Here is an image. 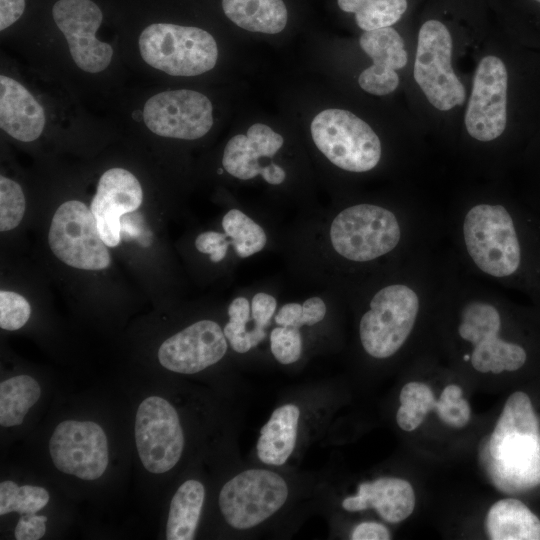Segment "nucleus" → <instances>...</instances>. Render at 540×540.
Segmentation results:
<instances>
[{
  "mask_svg": "<svg viewBox=\"0 0 540 540\" xmlns=\"http://www.w3.org/2000/svg\"><path fill=\"white\" fill-rule=\"evenodd\" d=\"M441 230L436 215L415 205L360 202L336 214L329 240L344 262L375 276L437 244Z\"/></svg>",
  "mask_w": 540,
  "mask_h": 540,
  "instance_id": "1",
  "label": "nucleus"
},
{
  "mask_svg": "<svg viewBox=\"0 0 540 540\" xmlns=\"http://www.w3.org/2000/svg\"><path fill=\"white\" fill-rule=\"evenodd\" d=\"M489 474L508 494L540 485V428L529 396L516 391L507 399L488 442Z\"/></svg>",
  "mask_w": 540,
  "mask_h": 540,
  "instance_id": "2",
  "label": "nucleus"
},
{
  "mask_svg": "<svg viewBox=\"0 0 540 540\" xmlns=\"http://www.w3.org/2000/svg\"><path fill=\"white\" fill-rule=\"evenodd\" d=\"M142 59L171 76H197L212 70L218 46L206 30L174 23H153L138 40Z\"/></svg>",
  "mask_w": 540,
  "mask_h": 540,
  "instance_id": "3",
  "label": "nucleus"
},
{
  "mask_svg": "<svg viewBox=\"0 0 540 540\" xmlns=\"http://www.w3.org/2000/svg\"><path fill=\"white\" fill-rule=\"evenodd\" d=\"M310 132L317 149L346 172H369L381 160L382 145L378 135L348 110H322L313 118Z\"/></svg>",
  "mask_w": 540,
  "mask_h": 540,
  "instance_id": "4",
  "label": "nucleus"
},
{
  "mask_svg": "<svg viewBox=\"0 0 540 540\" xmlns=\"http://www.w3.org/2000/svg\"><path fill=\"white\" fill-rule=\"evenodd\" d=\"M288 485L266 469H248L228 480L219 493V508L228 525L237 530L254 528L286 503Z\"/></svg>",
  "mask_w": 540,
  "mask_h": 540,
  "instance_id": "5",
  "label": "nucleus"
},
{
  "mask_svg": "<svg viewBox=\"0 0 540 540\" xmlns=\"http://www.w3.org/2000/svg\"><path fill=\"white\" fill-rule=\"evenodd\" d=\"M452 37L438 20H428L420 28L414 62V79L428 101L447 111L465 101V89L451 66Z\"/></svg>",
  "mask_w": 540,
  "mask_h": 540,
  "instance_id": "6",
  "label": "nucleus"
},
{
  "mask_svg": "<svg viewBox=\"0 0 540 540\" xmlns=\"http://www.w3.org/2000/svg\"><path fill=\"white\" fill-rule=\"evenodd\" d=\"M54 255L68 266L82 270H102L110 265V252L96 219L82 202L69 200L56 210L49 230Z\"/></svg>",
  "mask_w": 540,
  "mask_h": 540,
  "instance_id": "7",
  "label": "nucleus"
},
{
  "mask_svg": "<svg viewBox=\"0 0 540 540\" xmlns=\"http://www.w3.org/2000/svg\"><path fill=\"white\" fill-rule=\"evenodd\" d=\"M135 442L139 458L148 472L161 474L172 469L184 449V434L176 409L164 398L143 400L135 419Z\"/></svg>",
  "mask_w": 540,
  "mask_h": 540,
  "instance_id": "8",
  "label": "nucleus"
},
{
  "mask_svg": "<svg viewBox=\"0 0 540 540\" xmlns=\"http://www.w3.org/2000/svg\"><path fill=\"white\" fill-rule=\"evenodd\" d=\"M143 120L146 127L158 136L196 140L210 131L213 106L210 99L198 91H163L146 101Z\"/></svg>",
  "mask_w": 540,
  "mask_h": 540,
  "instance_id": "9",
  "label": "nucleus"
},
{
  "mask_svg": "<svg viewBox=\"0 0 540 540\" xmlns=\"http://www.w3.org/2000/svg\"><path fill=\"white\" fill-rule=\"evenodd\" d=\"M53 20L68 42L71 57L87 73L108 68L114 50L96 37L103 19L102 11L92 0H58L52 8Z\"/></svg>",
  "mask_w": 540,
  "mask_h": 540,
  "instance_id": "10",
  "label": "nucleus"
},
{
  "mask_svg": "<svg viewBox=\"0 0 540 540\" xmlns=\"http://www.w3.org/2000/svg\"><path fill=\"white\" fill-rule=\"evenodd\" d=\"M49 452L59 471L83 480L99 478L108 465L106 434L91 421L59 423L51 436Z\"/></svg>",
  "mask_w": 540,
  "mask_h": 540,
  "instance_id": "11",
  "label": "nucleus"
},
{
  "mask_svg": "<svg viewBox=\"0 0 540 540\" xmlns=\"http://www.w3.org/2000/svg\"><path fill=\"white\" fill-rule=\"evenodd\" d=\"M508 74L501 59L484 57L475 72L465 113L468 134L480 142L497 139L506 127Z\"/></svg>",
  "mask_w": 540,
  "mask_h": 540,
  "instance_id": "12",
  "label": "nucleus"
},
{
  "mask_svg": "<svg viewBox=\"0 0 540 540\" xmlns=\"http://www.w3.org/2000/svg\"><path fill=\"white\" fill-rule=\"evenodd\" d=\"M227 348L219 324L200 320L166 339L158 350V360L170 371L195 374L219 362Z\"/></svg>",
  "mask_w": 540,
  "mask_h": 540,
  "instance_id": "13",
  "label": "nucleus"
},
{
  "mask_svg": "<svg viewBox=\"0 0 540 540\" xmlns=\"http://www.w3.org/2000/svg\"><path fill=\"white\" fill-rule=\"evenodd\" d=\"M140 182L130 171L115 167L100 177L90 210L94 215L100 235L108 247L121 241V217L134 212L142 204Z\"/></svg>",
  "mask_w": 540,
  "mask_h": 540,
  "instance_id": "14",
  "label": "nucleus"
},
{
  "mask_svg": "<svg viewBox=\"0 0 540 540\" xmlns=\"http://www.w3.org/2000/svg\"><path fill=\"white\" fill-rule=\"evenodd\" d=\"M359 44L373 61V65L360 73L359 86L373 95L390 94L399 84L396 70L403 68L408 60L402 37L394 28L385 27L364 31Z\"/></svg>",
  "mask_w": 540,
  "mask_h": 540,
  "instance_id": "15",
  "label": "nucleus"
},
{
  "mask_svg": "<svg viewBox=\"0 0 540 540\" xmlns=\"http://www.w3.org/2000/svg\"><path fill=\"white\" fill-rule=\"evenodd\" d=\"M283 144V136L267 124H252L246 134H237L228 140L222 157L223 168L240 180L262 176L266 166L259 160L272 158Z\"/></svg>",
  "mask_w": 540,
  "mask_h": 540,
  "instance_id": "16",
  "label": "nucleus"
},
{
  "mask_svg": "<svg viewBox=\"0 0 540 540\" xmlns=\"http://www.w3.org/2000/svg\"><path fill=\"white\" fill-rule=\"evenodd\" d=\"M342 507L349 512L373 508L386 522L398 523L412 514L415 494L407 480L381 477L372 482L360 483L357 494L346 497Z\"/></svg>",
  "mask_w": 540,
  "mask_h": 540,
  "instance_id": "17",
  "label": "nucleus"
},
{
  "mask_svg": "<svg viewBox=\"0 0 540 540\" xmlns=\"http://www.w3.org/2000/svg\"><path fill=\"white\" fill-rule=\"evenodd\" d=\"M45 111L36 98L17 80L0 76V127L22 142L40 137L45 128Z\"/></svg>",
  "mask_w": 540,
  "mask_h": 540,
  "instance_id": "18",
  "label": "nucleus"
},
{
  "mask_svg": "<svg viewBox=\"0 0 540 540\" xmlns=\"http://www.w3.org/2000/svg\"><path fill=\"white\" fill-rule=\"evenodd\" d=\"M299 418L300 409L291 403L273 411L257 441L256 450L261 462L272 466L285 464L295 448Z\"/></svg>",
  "mask_w": 540,
  "mask_h": 540,
  "instance_id": "19",
  "label": "nucleus"
},
{
  "mask_svg": "<svg viewBox=\"0 0 540 540\" xmlns=\"http://www.w3.org/2000/svg\"><path fill=\"white\" fill-rule=\"evenodd\" d=\"M226 18L249 32L278 34L289 20L285 0H221Z\"/></svg>",
  "mask_w": 540,
  "mask_h": 540,
  "instance_id": "20",
  "label": "nucleus"
},
{
  "mask_svg": "<svg viewBox=\"0 0 540 540\" xmlns=\"http://www.w3.org/2000/svg\"><path fill=\"white\" fill-rule=\"evenodd\" d=\"M485 528L492 540H540L539 518L514 498L499 500L490 507Z\"/></svg>",
  "mask_w": 540,
  "mask_h": 540,
  "instance_id": "21",
  "label": "nucleus"
},
{
  "mask_svg": "<svg viewBox=\"0 0 540 540\" xmlns=\"http://www.w3.org/2000/svg\"><path fill=\"white\" fill-rule=\"evenodd\" d=\"M204 498L205 488L201 482L189 479L181 484L170 503L167 540L194 539Z\"/></svg>",
  "mask_w": 540,
  "mask_h": 540,
  "instance_id": "22",
  "label": "nucleus"
},
{
  "mask_svg": "<svg viewBox=\"0 0 540 540\" xmlns=\"http://www.w3.org/2000/svg\"><path fill=\"white\" fill-rule=\"evenodd\" d=\"M41 388L28 375L11 377L0 384V424L3 427L20 425L29 409L38 401Z\"/></svg>",
  "mask_w": 540,
  "mask_h": 540,
  "instance_id": "23",
  "label": "nucleus"
},
{
  "mask_svg": "<svg viewBox=\"0 0 540 540\" xmlns=\"http://www.w3.org/2000/svg\"><path fill=\"white\" fill-rule=\"evenodd\" d=\"M338 8L354 15L363 31L391 27L407 10V0H336Z\"/></svg>",
  "mask_w": 540,
  "mask_h": 540,
  "instance_id": "24",
  "label": "nucleus"
},
{
  "mask_svg": "<svg viewBox=\"0 0 540 540\" xmlns=\"http://www.w3.org/2000/svg\"><path fill=\"white\" fill-rule=\"evenodd\" d=\"M222 227L240 258L256 254L267 243L264 229L239 209H231L223 216Z\"/></svg>",
  "mask_w": 540,
  "mask_h": 540,
  "instance_id": "25",
  "label": "nucleus"
},
{
  "mask_svg": "<svg viewBox=\"0 0 540 540\" xmlns=\"http://www.w3.org/2000/svg\"><path fill=\"white\" fill-rule=\"evenodd\" d=\"M400 406L396 413L398 426L407 432L418 428L426 415L435 409L437 400L431 388L422 382H409L399 395Z\"/></svg>",
  "mask_w": 540,
  "mask_h": 540,
  "instance_id": "26",
  "label": "nucleus"
},
{
  "mask_svg": "<svg viewBox=\"0 0 540 540\" xmlns=\"http://www.w3.org/2000/svg\"><path fill=\"white\" fill-rule=\"evenodd\" d=\"M49 501V493L38 486H18L15 482L6 480L0 483V515L10 512L20 514L36 513Z\"/></svg>",
  "mask_w": 540,
  "mask_h": 540,
  "instance_id": "27",
  "label": "nucleus"
},
{
  "mask_svg": "<svg viewBox=\"0 0 540 540\" xmlns=\"http://www.w3.org/2000/svg\"><path fill=\"white\" fill-rule=\"evenodd\" d=\"M26 202L21 186L14 180L0 176V230L16 228L25 213Z\"/></svg>",
  "mask_w": 540,
  "mask_h": 540,
  "instance_id": "28",
  "label": "nucleus"
},
{
  "mask_svg": "<svg viewBox=\"0 0 540 540\" xmlns=\"http://www.w3.org/2000/svg\"><path fill=\"white\" fill-rule=\"evenodd\" d=\"M462 392L461 387L456 384L446 386L434 409L441 421L454 428L465 426L471 416L470 405L462 397Z\"/></svg>",
  "mask_w": 540,
  "mask_h": 540,
  "instance_id": "29",
  "label": "nucleus"
},
{
  "mask_svg": "<svg viewBox=\"0 0 540 540\" xmlns=\"http://www.w3.org/2000/svg\"><path fill=\"white\" fill-rule=\"evenodd\" d=\"M270 349L275 359L289 365L299 360L302 354V336L299 328L278 326L270 333Z\"/></svg>",
  "mask_w": 540,
  "mask_h": 540,
  "instance_id": "30",
  "label": "nucleus"
},
{
  "mask_svg": "<svg viewBox=\"0 0 540 540\" xmlns=\"http://www.w3.org/2000/svg\"><path fill=\"white\" fill-rule=\"evenodd\" d=\"M31 314L29 302L12 291L0 292V327L14 331L23 327Z\"/></svg>",
  "mask_w": 540,
  "mask_h": 540,
  "instance_id": "31",
  "label": "nucleus"
},
{
  "mask_svg": "<svg viewBox=\"0 0 540 540\" xmlns=\"http://www.w3.org/2000/svg\"><path fill=\"white\" fill-rule=\"evenodd\" d=\"M223 332L231 348L238 353L248 352L266 337V331L263 327L255 325L251 330H247L245 323L230 320L225 325Z\"/></svg>",
  "mask_w": 540,
  "mask_h": 540,
  "instance_id": "32",
  "label": "nucleus"
},
{
  "mask_svg": "<svg viewBox=\"0 0 540 540\" xmlns=\"http://www.w3.org/2000/svg\"><path fill=\"white\" fill-rule=\"evenodd\" d=\"M227 238L225 233L206 231L197 236L195 246L199 252L208 254L212 262L218 263L224 259L231 245Z\"/></svg>",
  "mask_w": 540,
  "mask_h": 540,
  "instance_id": "33",
  "label": "nucleus"
},
{
  "mask_svg": "<svg viewBox=\"0 0 540 540\" xmlns=\"http://www.w3.org/2000/svg\"><path fill=\"white\" fill-rule=\"evenodd\" d=\"M46 521L47 517L43 515L23 514L14 530L15 539L38 540L42 538L46 532Z\"/></svg>",
  "mask_w": 540,
  "mask_h": 540,
  "instance_id": "34",
  "label": "nucleus"
},
{
  "mask_svg": "<svg viewBox=\"0 0 540 540\" xmlns=\"http://www.w3.org/2000/svg\"><path fill=\"white\" fill-rule=\"evenodd\" d=\"M276 308L275 297L264 292L255 294L251 302V315L255 325L265 328L270 323Z\"/></svg>",
  "mask_w": 540,
  "mask_h": 540,
  "instance_id": "35",
  "label": "nucleus"
},
{
  "mask_svg": "<svg viewBox=\"0 0 540 540\" xmlns=\"http://www.w3.org/2000/svg\"><path fill=\"white\" fill-rule=\"evenodd\" d=\"M352 540H389L391 538L388 529L377 522H362L351 533Z\"/></svg>",
  "mask_w": 540,
  "mask_h": 540,
  "instance_id": "36",
  "label": "nucleus"
},
{
  "mask_svg": "<svg viewBox=\"0 0 540 540\" xmlns=\"http://www.w3.org/2000/svg\"><path fill=\"white\" fill-rule=\"evenodd\" d=\"M25 6V0H0V30L14 24L22 16Z\"/></svg>",
  "mask_w": 540,
  "mask_h": 540,
  "instance_id": "37",
  "label": "nucleus"
},
{
  "mask_svg": "<svg viewBox=\"0 0 540 540\" xmlns=\"http://www.w3.org/2000/svg\"><path fill=\"white\" fill-rule=\"evenodd\" d=\"M326 304L320 297H311L302 304L303 325H315L322 321L326 315Z\"/></svg>",
  "mask_w": 540,
  "mask_h": 540,
  "instance_id": "38",
  "label": "nucleus"
},
{
  "mask_svg": "<svg viewBox=\"0 0 540 540\" xmlns=\"http://www.w3.org/2000/svg\"><path fill=\"white\" fill-rule=\"evenodd\" d=\"M275 322L279 326L302 327V305L294 302L283 305L275 315Z\"/></svg>",
  "mask_w": 540,
  "mask_h": 540,
  "instance_id": "39",
  "label": "nucleus"
},
{
  "mask_svg": "<svg viewBox=\"0 0 540 540\" xmlns=\"http://www.w3.org/2000/svg\"><path fill=\"white\" fill-rule=\"evenodd\" d=\"M251 305L247 298L237 297L228 307L229 320L239 323H245L250 319Z\"/></svg>",
  "mask_w": 540,
  "mask_h": 540,
  "instance_id": "40",
  "label": "nucleus"
},
{
  "mask_svg": "<svg viewBox=\"0 0 540 540\" xmlns=\"http://www.w3.org/2000/svg\"><path fill=\"white\" fill-rule=\"evenodd\" d=\"M534 1H536V2L540 3V0H534Z\"/></svg>",
  "mask_w": 540,
  "mask_h": 540,
  "instance_id": "41",
  "label": "nucleus"
}]
</instances>
